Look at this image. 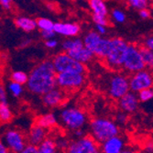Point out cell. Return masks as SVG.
Wrapping results in <instances>:
<instances>
[{
  "label": "cell",
  "instance_id": "1",
  "mask_svg": "<svg viewBox=\"0 0 153 153\" xmlns=\"http://www.w3.org/2000/svg\"><path fill=\"white\" fill-rule=\"evenodd\" d=\"M27 87L31 94L42 96L57 86V72L51 60L37 64L29 74Z\"/></svg>",
  "mask_w": 153,
  "mask_h": 153
},
{
  "label": "cell",
  "instance_id": "2",
  "mask_svg": "<svg viewBox=\"0 0 153 153\" xmlns=\"http://www.w3.org/2000/svg\"><path fill=\"white\" fill-rule=\"evenodd\" d=\"M89 131L99 144L119 135V126L115 120L107 117H94L89 123Z\"/></svg>",
  "mask_w": 153,
  "mask_h": 153
},
{
  "label": "cell",
  "instance_id": "3",
  "mask_svg": "<svg viewBox=\"0 0 153 153\" xmlns=\"http://www.w3.org/2000/svg\"><path fill=\"white\" fill-rule=\"evenodd\" d=\"M59 119L62 126L72 132L82 129L88 122L87 114L82 109L75 106L62 108L60 111Z\"/></svg>",
  "mask_w": 153,
  "mask_h": 153
},
{
  "label": "cell",
  "instance_id": "4",
  "mask_svg": "<svg viewBox=\"0 0 153 153\" xmlns=\"http://www.w3.org/2000/svg\"><path fill=\"white\" fill-rule=\"evenodd\" d=\"M129 43L124 39L116 37L111 39V48L106 58L104 60L105 64L112 71H119L123 69L124 59L126 56Z\"/></svg>",
  "mask_w": 153,
  "mask_h": 153
},
{
  "label": "cell",
  "instance_id": "5",
  "mask_svg": "<svg viewBox=\"0 0 153 153\" xmlns=\"http://www.w3.org/2000/svg\"><path fill=\"white\" fill-rule=\"evenodd\" d=\"M52 62L57 74L61 73H86L85 64H82L76 60H74L70 54L63 51L56 54L52 58Z\"/></svg>",
  "mask_w": 153,
  "mask_h": 153
},
{
  "label": "cell",
  "instance_id": "6",
  "mask_svg": "<svg viewBox=\"0 0 153 153\" xmlns=\"http://www.w3.org/2000/svg\"><path fill=\"white\" fill-rule=\"evenodd\" d=\"M106 91L110 98L119 100L130 91L129 78L122 74H112L108 79Z\"/></svg>",
  "mask_w": 153,
  "mask_h": 153
},
{
  "label": "cell",
  "instance_id": "7",
  "mask_svg": "<svg viewBox=\"0 0 153 153\" xmlns=\"http://www.w3.org/2000/svg\"><path fill=\"white\" fill-rule=\"evenodd\" d=\"M144 69H146V65L140 52V47L133 43H129L126 56L124 59L123 70L133 74L144 70Z\"/></svg>",
  "mask_w": 153,
  "mask_h": 153
},
{
  "label": "cell",
  "instance_id": "8",
  "mask_svg": "<svg viewBox=\"0 0 153 153\" xmlns=\"http://www.w3.org/2000/svg\"><path fill=\"white\" fill-rule=\"evenodd\" d=\"M86 82L85 74L61 73L57 74V86L66 92H74L82 88Z\"/></svg>",
  "mask_w": 153,
  "mask_h": 153
},
{
  "label": "cell",
  "instance_id": "9",
  "mask_svg": "<svg viewBox=\"0 0 153 153\" xmlns=\"http://www.w3.org/2000/svg\"><path fill=\"white\" fill-rule=\"evenodd\" d=\"M66 153H102L100 144L91 135L71 140Z\"/></svg>",
  "mask_w": 153,
  "mask_h": 153
},
{
  "label": "cell",
  "instance_id": "10",
  "mask_svg": "<svg viewBox=\"0 0 153 153\" xmlns=\"http://www.w3.org/2000/svg\"><path fill=\"white\" fill-rule=\"evenodd\" d=\"M2 142L11 153H19L29 144L27 137L17 128H8L3 134Z\"/></svg>",
  "mask_w": 153,
  "mask_h": 153
},
{
  "label": "cell",
  "instance_id": "11",
  "mask_svg": "<svg viewBox=\"0 0 153 153\" xmlns=\"http://www.w3.org/2000/svg\"><path fill=\"white\" fill-rule=\"evenodd\" d=\"M130 91L137 94L142 90L153 87V72L148 69L135 73L129 77Z\"/></svg>",
  "mask_w": 153,
  "mask_h": 153
},
{
  "label": "cell",
  "instance_id": "12",
  "mask_svg": "<svg viewBox=\"0 0 153 153\" xmlns=\"http://www.w3.org/2000/svg\"><path fill=\"white\" fill-rule=\"evenodd\" d=\"M140 99H138L137 94L129 91L127 94H125L122 98L118 100L119 110L127 114H133L137 112L140 107Z\"/></svg>",
  "mask_w": 153,
  "mask_h": 153
},
{
  "label": "cell",
  "instance_id": "13",
  "mask_svg": "<svg viewBox=\"0 0 153 153\" xmlns=\"http://www.w3.org/2000/svg\"><path fill=\"white\" fill-rule=\"evenodd\" d=\"M66 94L59 87L52 89L44 95H42V103L46 107L55 108L63 105L65 102Z\"/></svg>",
  "mask_w": 153,
  "mask_h": 153
},
{
  "label": "cell",
  "instance_id": "14",
  "mask_svg": "<svg viewBox=\"0 0 153 153\" xmlns=\"http://www.w3.org/2000/svg\"><path fill=\"white\" fill-rule=\"evenodd\" d=\"M100 148L102 153H121L126 149V140L122 136L117 135L101 143Z\"/></svg>",
  "mask_w": 153,
  "mask_h": 153
},
{
  "label": "cell",
  "instance_id": "15",
  "mask_svg": "<svg viewBox=\"0 0 153 153\" xmlns=\"http://www.w3.org/2000/svg\"><path fill=\"white\" fill-rule=\"evenodd\" d=\"M54 31L66 38H74L80 33L81 27L76 23L57 22L54 25Z\"/></svg>",
  "mask_w": 153,
  "mask_h": 153
},
{
  "label": "cell",
  "instance_id": "16",
  "mask_svg": "<svg viewBox=\"0 0 153 153\" xmlns=\"http://www.w3.org/2000/svg\"><path fill=\"white\" fill-rule=\"evenodd\" d=\"M47 131V129L39 127L37 124H34L27 135V142H29V144H32L35 146L40 145L48 137Z\"/></svg>",
  "mask_w": 153,
  "mask_h": 153
},
{
  "label": "cell",
  "instance_id": "17",
  "mask_svg": "<svg viewBox=\"0 0 153 153\" xmlns=\"http://www.w3.org/2000/svg\"><path fill=\"white\" fill-rule=\"evenodd\" d=\"M35 124L39 125V127L43 128L45 129H51L57 127L58 125V117L52 112L46 113L43 115H40L35 119Z\"/></svg>",
  "mask_w": 153,
  "mask_h": 153
},
{
  "label": "cell",
  "instance_id": "18",
  "mask_svg": "<svg viewBox=\"0 0 153 153\" xmlns=\"http://www.w3.org/2000/svg\"><path fill=\"white\" fill-rule=\"evenodd\" d=\"M71 55V56L76 60L77 62L82 63V64H87L90 62H92L94 60V58L95 57L94 53L90 51L89 49H87L86 47H82L77 51H71V52H67Z\"/></svg>",
  "mask_w": 153,
  "mask_h": 153
},
{
  "label": "cell",
  "instance_id": "19",
  "mask_svg": "<svg viewBox=\"0 0 153 153\" xmlns=\"http://www.w3.org/2000/svg\"><path fill=\"white\" fill-rule=\"evenodd\" d=\"M14 22H15V25L19 29H20L25 32H31L38 27L37 20L29 17H22V16L18 17L15 19Z\"/></svg>",
  "mask_w": 153,
  "mask_h": 153
},
{
  "label": "cell",
  "instance_id": "20",
  "mask_svg": "<svg viewBox=\"0 0 153 153\" xmlns=\"http://www.w3.org/2000/svg\"><path fill=\"white\" fill-rule=\"evenodd\" d=\"M102 38L103 37L99 33H97L95 30H90L89 32L85 34V36L82 39L83 44H85V47H86L87 49H89L90 51L94 52L97 45H98L101 41Z\"/></svg>",
  "mask_w": 153,
  "mask_h": 153
},
{
  "label": "cell",
  "instance_id": "21",
  "mask_svg": "<svg viewBox=\"0 0 153 153\" xmlns=\"http://www.w3.org/2000/svg\"><path fill=\"white\" fill-rule=\"evenodd\" d=\"M82 47H85L83 44V40L81 38H68L65 40H63V42L62 43V48L63 51L65 52H71L77 51Z\"/></svg>",
  "mask_w": 153,
  "mask_h": 153
},
{
  "label": "cell",
  "instance_id": "22",
  "mask_svg": "<svg viewBox=\"0 0 153 153\" xmlns=\"http://www.w3.org/2000/svg\"><path fill=\"white\" fill-rule=\"evenodd\" d=\"M110 48H111V39L103 37L99 44L97 45V47L95 48V50L94 51L95 57L104 61L107 56V54L110 51Z\"/></svg>",
  "mask_w": 153,
  "mask_h": 153
},
{
  "label": "cell",
  "instance_id": "23",
  "mask_svg": "<svg viewBox=\"0 0 153 153\" xmlns=\"http://www.w3.org/2000/svg\"><path fill=\"white\" fill-rule=\"evenodd\" d=\"M88 2L94 15L107 17L108 9L105 0H88Z\"/></svg>",
  "mask_w": 153,
  "mask_h": 153
},
{
  "label": "cell",
  "instance_id": "24",
  "mask_svg": "<svg viewBox=\"0 0 153 153\" xmlns=\"http://www.w3.org/2000/svg\"><path fill=\"white\" fill-rule=\"evenodd\" d=\"M39 153H58V147L56 144V140L52 137H48L46 140L38 146Z\"/></svg>",
  "mask_w": 153,
  "mask_h": 153
},
{
  "label": "cell",
  "instance_id": "25",
  "mask_svg": "<svg viewBox=\"0 0 153 153\" xmlns=\"http://www.w3.org/2000/svg\"><path fill=\"white\" fill-rule=\"evenodd\" d=\"M13 118V113L7 103H0V120L3 124L9 123Z\"/></svg>",
  "mask_w": 153,
  "mask_h": 153
},
{
  "label": "cell",
  "instance_id": "26",
  "mask_svg": "<svg viewBox=\"0 0 153 153\" xmlns=\"http://www.w3.org/2000/svg\"><path fill=\"white\" fill-rule=\"evenodd\" d=\"M140 52L146 65V69L153 72V51L142 46L140 47Z\"/></svg>",
  "mask_w": 153,
  "mask_h": 153
},
{
  "label": "cell",
  "instance_id": "27",
  "mask_svg": "<svg viewBox=\"0 0 153 153\" xmlns=\"http://www.w3.org/2000/svg\"><path fill=\"white\" fill-rule=\"evenodd\" d=\"M10 81L20 83L22 85H27L29 81V74L23 71H14L10 74Z\"/></svg>",
  "mask_w": 153,
  "mask_h": 153
},
{
  "label": "cell",
  "instance_id": "28",
  "mask_svg": "<svg viewBox=\"0 0 153 153\" xmlns=\"http://www.w3.org/2000/svg\"><path fill=\"white\" fill-rule=\"evenodd\" d=\"M7 90L8 92L10 93V94L14 97H20L22 94H23V92H24V88H23V85H20V83H18V82H12L10 81L7 85Z\"/></svg>",
  "mask_w": 153,
  "mask_h": 153
},
{
  "label": "cell",
  "instance_id": "29",
  "mask_svg": "<svg viewBox=\"0 0 153 153\" xmlns=\"http://www.w3.org/2000/svg\"><path fill=\"white\" fill-rule=\"evenodd\" d=\"M37 25H38V29H39L40 31H43V30H54V25H55V23L52 22L50 19L39 18V19H37Z\"/></svg>",
  "mask_w": 153,
  "mask_h": 153
},
{
  "label": "cell",
  "instance_id": "30",
  "mask_svg": "<svg viewBox=\"0 0 153 153\" xmlns=\"http://www.w3.org/2000/svg\"><path fill=\"white\" fill-rule=\"evenodd\" d=\"M137 96L140 103H148L149 101L153 100V87L140 91L137 93Z\"/></svg>",
  "mask_w": 153,
  "mask_h": 153
},
{
  "label": "cell",
  "instance_id": "31",
  "mask_svg": "<svg viewBox=\"0 0 153 153\" xmlns=\"http://www.w3.org/2000/svg\"><path fill=\"white\" fill-rule=\"evenodd\" d=\"M128 3L130 7L140 11L148 7L149 0H128Z\"/></svg>",
  "mask_w": 153,
  "mask_h": 153
},
{
  "label": "cell",
  "instance_id": "32",
  "mask_svg": "<svg viewBox=\"0 0 153 153\" xmlns=\"http://www.w3.org/2000/svg\"><path fill=\"white\" fill-rule=\"evenodd\" d=\"M111 16L113 20L117 23H124L126 21V14L120 9H114L111 13Z\"/></svg>",
  "mask_w": 153,
  "mask_h": 153
},
{
  "label": "cell",
  "instance_id": "33",
  "mask_svg": "<svg viewBox=\"0 0 153 153\" xmlns=\"http://www.w3.org/2000/svg\"><path fill=\"white\" fill-rule=\"evenodd\" d=\"M71 140H68L65 137H58L56 140V144L59 149V150H67V149L70 146Z\"/></svg>",
  "mask_w": 153,
  "mask_h": 153
},
{
  "label": "cell",
  "instance_id": "34",
  "mask_svg": "<svg viewBox=\"0 0 153 153\" xmlns=\"http://www.w3.org/2000/svg\"><path fill=\"white\" fill-rule=\"evenodd\" d=\"M128 114L123 112V111H121V110L116 115V117H115V121L118 126L119 125H126L128 122Z\"/></svg>",
  "mask_w": 153,
  "mask_h": 153
},
{
  "label": "cell",
  "instance_id": "35",
  "mask_svg": "<svg viewBox=\"0 0 153 153\" xmlns=\"http://www.w3.org/2000/svg\"><path fill=\"white\" fill-rule=\"evenodd\" d=\"M93 20L94 22V24L96 25H103L107 27L109 24V21L107 19L106 17L105 16H99V15H94L93 14Z\"/></svg>",
  "mask_w": 153,
  "mask_h": 153
},
{
  "label": "cell",
  "instance_id": "36",
  "mask_svg": "<svg viewBox=\"0 0 153 153\" xmlns=\"http://www.w3.org/2000/svg\"><path fill=\"white\" fill-rule=\"evenodd\" d=\"M19 153H39V149L38 146L32 145V144H27L22 151Z\"/></svg>",
  "mask_w": 153,
  "mask_h": 153
},
{
  "label": "cell",
  "instance_id": "37",
  "mask_svg": "<svg viewBox=\"0 0 153 153\" xmlns=\"http://www.w3.org/2000/svg\"><path fill=\"white\" fill-rule=\"evenodd\" d=\"M40 34H41V37H42L45 40L54 39L55 35H56L54 30H43V31H40Z\"/></svg>",
  "mask_w": 153,
  "mask_h": 153
},
{
  "label": "cell",
  "instance_id": "38",
  "mask_svg": "<svg viewBox=\"0 0 153 153\" xmlns=\"http://www.w3.org/2000/svg\"><path fill=\"white\" fill-rule=\"evenodd\" d=\"M143 47L153 51V36H149L143 41Z\"/></svg>",
  "mask_w": 153,
  "mask_h": 153
},
{
  "label": "cell",
  "instance_id": "39",
  "mask_svg": "<svg viewBox=\"0 0 153 153\" xmlns=\"http://www.w3.org/2000/svg\"><path fill=\"white\" fill-rule=\"evenodd\" d=\"M45 46L48 49H55L58 46V40L55 39H51L45 40Z\"/></svg>",
  "mask_w": 153,
  "mask_h": 153
},
{
  "label": "cell",
  "instance_id": "40",
  "mask_svg": "<svg viewBox=\"0 0 153 153\" xmlns=\"http://www.w3.org/2000/svg\"><path fill=\"white\" fill-rule=\"evenodd\" d=\"M0 103H7V92L3 85H1V87H0Z\"/></svg>",
  "mask_w": 153,
  "mask_h": 153
},
{
  "label": "cell",
  "instance_id": "41",
  "mask_svg": "<svg viewBox=\"0 0 153 153\" xmlns=\"http://www.w3.org/2000/svg\"><path fill=\"white\" fill-rule=\"evenodd\" d=\"M14 0H0V4L5 10H10Z\"/></svg>",
  "mask_w": 153,
  "mask_h": 153
},
{
  "label": "cell",
  "instance_id": "42",
  "mask_svg": "<svg viewBox=\"0 0 153 153\" xmlns=\"http://www.w3.org/2000/svg\"><path fill=\"white\" fill-rule=\"evenodd\" d=\"M95 31L97 33H99L101 36L103 35H105L106 32H107V29L105 26H103V25H96L95 24Z\"/></svg>",
  "mask_w": 153,
  "mask_h": 153
},
{
  "label": "cell",
  "instance_id": "43",
  "mask_svg": "<svg viewBox=\"0 0 153 153\" xmlns=\"http://www.w3.org/2000/svg\"><path fill=\"white\" fill-rule=\"evenodd\" d=\"M138 15H140V17L142 19H148L150 17V12L148 8H145V9L138 11Z\"/></svg>",
  "mask_w": 153,
  "mask_h": 153
},
{
  "label": "cell",
  "instance_id": "44",
  "mask_svg": "<svg viewBox=\"0 0 153 153\" xmlns=\"http://www.w3.org/2000/svg\"><path fill=\"white\" fill-rule=\"evenodd\" d=\"M143 150L146 152H149V153H153V140L147 142L144 146Z\"/></svg>",
  "mask_w": 153,
  "mask_h": 153
},
{
  "label": "cell",
  "instance_id": "45",
  "mask_svg": "<svg viewBox=\"0 0 153 153\" xmlns=\"http://www.w3.org/2000/svg\"><path fill=\"white\" fill-rule=\"evenodd\" d=\"M73 134H74V140H75V138L82 137L83 136H85V135H86V134L85 133V130H83V128H82V129H78V130H76V131H74Z\"/></svg>",
  "mask_w": 153,
  "mask_h": 153
},
{
  "label": "cell",
  "instance_id": "46",
  "mask_svg": "<svg viewBox=\"0 0 153 153\" xmlns=\"http://www.w3.org/2000/svg\"><path fill=\"white\" fill-rule=\"evenodd\" d=\"M0 153H11L8 148L3 142L0 143Z\"/></svg>",
  "mask_w": 153,
  "mask_h": 153
},
{
  "label": "cell",
  "instance_id": "47",
  "mask_svg": "<svg viewBox=\"0 0 153 153\" xmlns=\"http://www.w3.org/2000/svg\"><path fill=\"white\" fill-rule=\"evenodd\" d=\"M121 153H138V151L132 147H126V149H125Z\"/></svg>",
  "mask_w": 153,
  "mask_h": 153
},
{
  "label": "cell",
  "instance_id": "48",
  "mask_svg": "<svg viewBox=\"0 0 153 153\" xmlns=\"http://www.w3.org/2000/svg\"><path fill=\"white\" fill-rule=\"evenodd\" d=\"M138 153H149V152H146V151H144V150H142V151H140Z\"/></svg>",
  "mask_w": 153,
  "mask_h": 153
}]
</instances>
